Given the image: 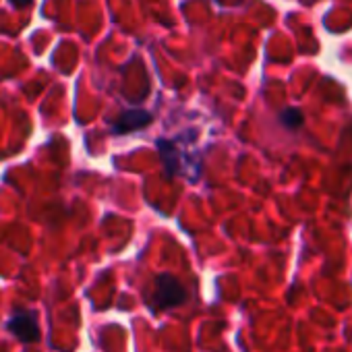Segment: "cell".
<instances>
[{
	"mask_svg": "<svg viewBox=\"0 0 352 352\" xmlns=\"http://www.w3.org/2000/svg\"><path fill=\"white\" fill-rule=\"evenodd\" d=\"M187 298L185 286L170 274H162L153 280L151 286V305L155 309H174L183 305Z\"/></svg>",
	"mask_w": 352,
	"mask_h": 352,
	"instance_id": "cell-1",
	"label": "cell"
},
{
	"mask_svg": "<svg viewBox=\"0 0 352 352\" xmlns=\"http://www.w3.org/2000/svg\"><path fill=\"white\" fill-rule=\"evenodd\" d=\"M9 329L25 344L38 342L40 340V327L38 321L34 317V313L30 311H15V315L9 321Z\"/></svg>",
	"mask_w": 352,
	"mask_h": 352,
	"instance_id": "cell-2",
	"label": "cell"
},
{
	"mask_svg": "<svg viewBox=\"0 0 352 352\" xmlns=\"http://www.w3.org/2000/svg\"><path fill=\"white\" fill-rule=\"evenodd\" d=\"M149 122H151L149 112H145V110H126L116 118L112 131L116 135H124V133H131V131H139V129L147 126Z\"/></svg>",
	"mask_w": 352,
	"mask_h": 352,
	"instance_id": "cell-3",
	"label": "cell"
},
{
	"mask_svg": "<svg viewBox=\"0 0 352 352\" xmlns=\"http://www.w3.org/2000/svg\"><path fill=\"white\" fill-rule=\"evenodd\" d=\"M282 122H284L288 129H296V126L302 124V114H300L296 108H288V110L282 112Z\"/></svg>",
	"mask_w": 352,
	"mask_h": 352,
	"instance_id": "cell-4",
	"label": "cell"
},
{
	"mask_svg": "<svg viewBox=\"0 0 352 352\" xmlns=\"http://www.w3.org/2000/svg\"><path fill=\"white\" fill-rule=\"evenodd\" d=\"M11 5H13V7H17V9H21V7L32 5V0H11Z\"/></svg>",
	"mask_w": 352,
	"mask_h": 352,
	"instance_id": "cell-5",
	"label": "cell"
}]
</instances>
